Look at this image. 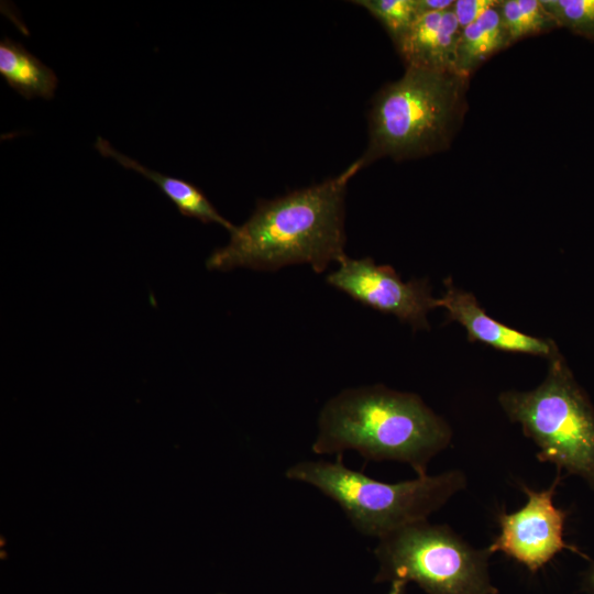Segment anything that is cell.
Instances as JSON below:
<instances>
[{
	"instance_id": "cell-1",
	"label": "cell",
	"mask_w": 594,
	"mask_h": 594,
	"mask_svg": "<svg viewBox=\"0 0 594 594\" xmlns=\"http://www.w3.org/2000/svg\"><path fill=\"white\" fill-rule=\"evenodd\" d=\"M359 170L354 162L322 183L257 200L251 217L230 233L229 243L209 255L207 268L276 271L305 263L321 273L330 263H340L346 256V185Z\"/></svg>"
},
{
	"instance_id": "cell-2",
	"label": "cell",
	"mask_w": 594,
	"mask_h": 594,
	"mask_svg": "<svg viewBox=\"0 0 594 594\" xmlns=\"http://www.w3.org/2000/svg\"><path fill=\"white\" fill-rule=\"evenodd\" d=\"M451 438L449 424L418 395L373 385L348 388L323 406L311 450H353L365 460L406 463L424 476Z\"/></svg>"
},
{
	"instance_id": "cell-3",
	"label": "cell",
	"mask_w": 594,
	"mask_h": 594,
	"mask_svg": "<svg viewBox=\"0 0 594 594\" xmlns=\"http://www.w3.org/2000/svg\"><path fill=\"white\" fill-rule=\"evenodd\" d=\"M468 77L452 70L406 67L383 86L369 112V142L360 169L382 157L395 161L447 148L465 112Z\"/></svg>"
},
{
	"instance_id": "cell-4",
	"label": "cell",
	"mask_w": 594,
	"mask_h": 594,
	"mask_svg": "<svg viewBox=\"0 0 594 594\" xmlns=\"http://www.w3.org/2000/svg\"><path fill=\"white\" fill-rule=\"evenodd\" d=\"M285 475L319 490L341 507L359 532L377 539L427 519L466 485L464 473L458 470L381 482L345 466L341 454L334 462H298Z\"/></svg>"
},
{
	"instance_id": "cell-5",
	"label": "cell",
	"mask_w": 594,
	"mask_h": 594,
	"mask_svg": "<svg viewBox=\"0 0 594 594\" xmlns=\"http://www.w3.org/2000/svg\"><path fill=\"white\" fill-rule=\"evenodd\" d=\"M507 417L539 448L538 460L581 477L594 491V406L558 350L544 380L498 396Z\"/></svg>"
},
{
	"instance_id": "cell-6",
	"label": "cell",
	"mask_w": 594,
	"mask_h": 594,
	"mask_svg": "<svg viewBox=\"0 0 594 594\" xmlns=\"http://www.w3.org/2000/svg\"><path fill=\"white\" fill-rule=\"evenodd\" d=\"M376 583H417L428 594H497L487 561L491 553L474 549L447 525L419 520L378 539L374 549Z\"/></svg>"
},
{
	"instance_id": "cell-7",
	"label": "cell",
	"mask_w": 594,
	"mask_h": 594,
	"mask_svg": "<svg viewBox=\"0 0 594 594\" xmlns=\"http://www.w3.org/2000/svg\"><path fill=\"white\" fill-rule=\"evenodd\" d=\"M327 282L364 306L396 316L414 331L429 330L427 315L440 307L427 278L404 282L392 266L370 257L345 256Z\"/></svg>"
},
{
	"instance_id": "cell-8",
	"label": "cell",
	"mask_w": 594,
	"mask_h": 594,
	"mask_svg": "<svg viewBox=\"0 0 594 594\" xmlns=\"http://www.w3.org/2000/svg\"><path fill=\"white\" fill-rule=\"evenodd\" d=\"M560 480L558 471L547 490L534 491L522 485L528 501L518 510L498 516L501 532L487 547L491 554L501 551L535 573L564 549L579 553L564 540L568 513L553 503Z\"/></svg>"
},
{
	"instance_id": "cell-9",
	"label": "cell",
	"mask_w": 594,
	"mask_h": 594,
	"mask_svg": "<svg viewBox=\"0 0 594 594\" xmlns=\"http://www.w3.org/2000/svg\"><path fill=\"white\" fill-rule=\"evenodd\" d=\"M443 285L440 308L447 311V322L455 321L465 329L469 341L481 342L499 351L538 355L547 360L559 350L550 339L524 333L488 316L476 297L457 287L451 277H447Z\"/></svg>"
},
{
	"instance_id": "cell-10",
	"label": "cell",
	"mask_w": 594,
	"mask_h": 594,
	"mask_svg": "<svg viewBox=\"0 0 594 594\" xmlns=\"http://www.w3.org/2000/svg\"><path fill=\"white\" fill-rule=\"evenodd\" d=\"M460 33L452 9L428 12L415 20L395 46L406 67L455 72Z\"/></svg>"
},
{
	"instance_id": "cell-11",
	"label": "cell",
	"mask_w": 594,
	"mask_h": 594,
	"mask_svg": "<svg viewBox=\"0 0 594 594\" xmlns=\"http://www.w3.org/2000/svg\"><path fill=\"white\" fill-rule=\"evenodd\" d=\"M95 147L101 155L113 158L123 167L133 169L156 184L183 216L195 218L202 223H217L230 233L237 228L218 212L201 189L194 184L143 166L140 162L117 151L101 136L97 138Z\"/></svg>"
},
{
	"instance_id": "cell-12",
	"label": "cell",
	"mask_w": 594,
	"mask_h": 594,
	"mask_svg": "<svg viewBox=\"0 0 594 594\" xmlns=\"http://www.w3.org/2000/svg\"><path fill=\"white\" fill-rule=\"evenodd\" d=\"M0 75L18 94L30 100H51L58 85L56 74L24 46L9 37L0 42Z\"/></svg>"
},
{
	"instance_id": "cell-13",
	"label": "cell",
	"mask_w": 594,
	"mask_h": 594,
	"mask_svg": "<svg viewBox=\"0 0 594 594\" xmlns=\"http://www.w3.org/2000/svg\"><path fill=\"white\" fill-rule=\"evenodd\" d=\"M499 2L477 21L461 30L454 65L460 75L469 78L486 59L512 44Z\"/></svg>"
},
{
	"instance_id": "cell-14",
	"label": "cell",
	"mask_w": 594,
	"mask_h": 594,
	"mask_svg": "<svg viewBox=\"0 0 594 594\" xmlns=\"http://www.w3.org/2000/svg\"><path fill=\"white\" fill-rule=\"evenodd\" d=\"M499 8L512 43L557 28L541 0H505Z\"/></svg>"
},
{
	"instance_id": "cell-15",
	"label": "cell",
	"mask_w": 594,
	"mask_h": 594,
	"mask_svg": "<svg viewBox=\"0 0 594 594\" xmlns=\"http://www.w3.org/2000/svg\"><path fill=\"white\" fill-rule=\"evenodd\" d=\"M352 2L364 8L380 21L394 44L402 38L420 15L416 0H358Z\"/></svg>"
},
{
	"instance_id": "cell-16",
	"label": "cell",
	"mask_w": 594,
	"mask_h": 594,
	"mask_svg": "<svg viewBox=\"0 0 594 594\" xmlns=\"http://www.w3.org/2000/svg\"><path fill=\"white\" fill-rule=\"evenodd\" d=\"M557 26L594 42V0H541Z\"/></svg>"
},
{
	"instance_id": "cell-17",
	"label": "cell",
	"mask_w": 594,
	"mask_h": 594,
	"mask_svg": "<svg viewBox=\"0 0 594 594\" xmlns=\"http://www.w3.org/2000/svg\"><path fill=\"white\" fill-rule=\"evenodd\" d=\"M496 0H457L453 4V12L460 29L469 26L477 21L485 12L497 4Z\"/></svg>"
},
{
	"instance_id": "cell-18",
	"label": "cell",
	"mask_w": 594,
	"mask_h": 594,
	"mask_svg": "<svg viewBox=\"0 0 594 594\" xmlns=\"http://www.w3.org/2000/svg\"><path fill=\"white\" fill-rule=\"evenodd\" d=\"M419 14L428 12H444L452 9V0H416Z\"/></svg>"
},
{
	"instance_id": "cell-19",
	"label": "cell",
	"mask_w": 594,
	"mask_h": 594,
	"mask_svg": "<svg viewBox=\"0 0 594 594\" xmlns=\"http://www.w3.org/2000/svg\"><path fill=\"white\" fill-rule=\"evenodd\" d=\"M582 590L588 594H594V562L590 564L583 574Z\"/></svg>"
},
{
	"instance_id": "cell-20",
	"label": "cell",
	"mask_w": 594,
	"mask_h": 594,
	"mask_svg": "<svg viewBox=\"0 0 594 594\" xmlns=\"http://www.w3.org/2000/svg\"><path fill=\"white\" fill-rule=\"evenodd\" d=\"M407 583L404 581L391 582V587L387 594H405Z\"/></svg>"
},
{
	"instance_id": "cell-21",
	"label": "cell",
	"mask_w": 594,
	"mask_h": 594,
	"mask_svg": "<svg viewBox=\"0 0 594 594\" xmlns=\"http://www.w3.org/2000/svg\"><path fill=\"white\" fill-rule=\"evenodd\" d=\"M219 594H222V593H219Z\"/></svg>"
}]
</instances>
